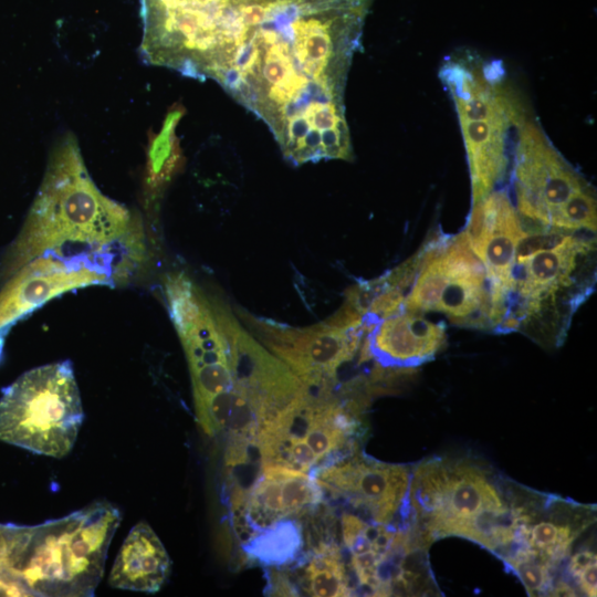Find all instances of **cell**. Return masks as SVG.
<instances>
[{
	"label": "cell",
	"instance_id": "1",
	"mask_svg": "<svg viewBox=\"0 0 597 597\" xmlns=\"http://www.w3.org/2000/svg\"><path fill=\"white\" fill-rule=\"evenodd\" d=\"M373 0H171L150 63L212 80L295 166L353 159L345 88Z\"/></svg>",
	"mask_w": 597,
	"mask_h": 597
},
{
	"label": "cell",
	"instance_id": "2",
	"mask_svg": "<svg viewBox=\"0 0 597 597\" xmlns=\"http://www.w3.org/2000/svg\"><path fill=\"white\" fill-rule=\"evenodd\" d=\"M145 254L140 220L100 191L70 135L50 155L22 229L0 263V276L6 281L33 259L52 255L96 268L115 285L128 280Z\"/></svg>",
	"mask_w": 597,
	"mask_h": 597
},
{
	"label": "cell",
	"instance_id": "3",
	"mask_svg": "<svg viewBox=\"0 0 597 597\" xmlns=\"http://www.w3.org/2000/svg\"><path fill=\"white\" fill-rule=\"evenodd\" d=\"M540 493L468 457H432L411 469L409 524L425 544L460 536L502 559L521 540Z\"/></svg>",
	"mask_w": 597,
	"mask_h": 597
},
{
	"label": "cell",
	"instance_id": "4",
	"mask_svg": "<svg viewBox=\"0 0 597 597\" xmlns=\"http://www.w3.org/2000/svg\"><path fill=\"white\" fill-rule=\"evenodd\" d=\"M595 253L591 232L525 230L495 332H522L538 344L559 346L573 315L594 291Z\"/></svg>",
	"mask_w": 597,
	"mask_h": 597
},
{
	"label": "cell",
	"instance_id": "5",
	"mask_svg": "<svg viewBox=\"0 0 597 597\" xmlns=\"http://www.w3.org/2000/svg\"><path fill=\"white\" fill-rule=\"evenodd\" d=\"M439 76L459 117L473 206L505 179L512 159L511 136L531 115L500 61H485L470 51L455 52L444 59Z\"/></svg>",
	"mask_w": 597,
	"mask_h": 597
},
{
	"label": "cell",
	"instance_id": "6",
	"mask_svg": "<svg viewBox=\"0 0 597 597\" xmlns=\"http://www.w3.org/2000/svg\"><path fill=\"white\" fill-rule=\"evenodd\" d=\"M118 510L95 502L44 524L24 527L10 562V573L40 596H91L100 583Z\"/></svg>",
	"mask_w": 597,
	"mask_h": 597
},
{
	"label": "cell",
	"instance_id": "7",
	"mask_svg": "<svg viewBox=\"0 0 597 597\" xmlns=\"http://www.w3.org/2000/svg\"><path fill=\"white\" fill-rule=\"evenodd\" d=\"M511 185L524 230L596 232L593 186L528 116L516 130Z\"/></svg>",
	"mask_w": 597,
	"mask_h": 597
},
{
	"label": "cell",
	"instance_id": "8",
	"mask_svg": "<svg viewBox=\"0 0 597 597\" xmlns=\"http://www.w3.org/2000/svg\"><path fill=\"white\" fill-rule=\"evenodd\" d=\"M164 292L189 365L198 423L214 436L226 431L234 386L231 348L216 297L184 272L168 274Z\"/></svg>",
	"mask_w": 597,
	"mask_h": 597
},
{
	"label": "cell",
	"instance_id": "9",
	"mask_svg": "<svg viewBox=\"0 0 597 597\" xmlns=\"http://www.w3.org/2000/svg\"><path fill=\"white\" fill-rule=\"evenodd\" d=\"M364 429L357 407L332 392L307 390L260 429L254 448L261 465L313 475L358 450Z\"/></svg>",
	"mask_w": 597,
	"mask_h": 597
},
{
	"label": "cell",
	"instance_id": "10",
	"mask_svg": "<svg viewBox=\"0 0 597 597\" xmlns=\"http://www.w3.org/2000/svg\"><path fill=\"white\" fill-rule=\"evenodd\" d=\"M83 419L70 360L25 371L0 397V440L33 453L66 455Z\"/></svg>",
	"mask_w": 597,
	"mask_h": 597
},
{
	"label": "cell",
	"instance_id": "11",
	"mask_svg": "<svg viewBox=\"0 0 597 597\" xmlns=\"http://www.w3.org/2000/svg\"><path fill=\"white\" fill-rule=\"evenodd\" d=\"M217 306L229 339L234 376L226 428L227 461L238 465L248 459L262 426L308 388L247 332L219 298Z\"/></svg>",
	"mask_w": 597,
	"mask_h": 597
},
{
	"label": "cell",
	"instance_id": "12",
	"mask_svg": "<svg viewBox=\"0 0 597 597\" xmlns=\"http://www.w3.org/2000/svg\"><path fill=\"white\" fill-rule=\"evenodd\" d=\"M401 310L439 312L457 325L491 327L484 268L464 232L440 237L421 250V263Z\"/></svg>",
	"mask_w": 597,
	"mask_h": 597
},
{
	"label": "cell",
	"instance_id": "13",
	"mask_svg": "<svg viewBox=\"0 0 597 597\" xmlns=\"http://www.w3.org/2000/svg\"><path fill=\"white\" fill-rule=\"evenodd\" d=\"M260 343L313 391L332 392L338 370L363 349L370 325L338 326L324 321L293 327L238 310Z\"/></svg>",
	"mask_w": 597,
	"mask_h": 597
},
{
	"label": "cell",
	"instance_id": "14",
	"mask_svg": "<svg viewBox=\"0 0 597 597\" xmlns=\"http://www.w3.org/2000/svg\"><path fill=\"white\" fill-rule=\"evenodd\" d=\"M313 476L324 496L347 505L369 521L408 526L411 469L355 451L320 470Z\"/></svg>",
	"mask_w": 597,
	"mask_h": 597
},
{
	"label": "cell",
	"instance_id": "15",
	"mask_svg": "<svg viewBox=\"0 0 597 597\" xmlns=\"http://www.w3.org/2000/svg\"><path fill=\"white\" fill-rule=\"evenodd\" d=\"M463 232L484 268L490 294V325L496 331L512 289L516 248L525 233L507 190L498 188L473 205Z\"/></svg>",
	"mask_w": 597,
	"mask_h": 597
},
{
	"label": "cell",
	"instance_id": "16",
	"mask_svg": "<svg viewBox=\"0 0 597 597\" xmlns=\"http://www.w3.org/2000/svg\"><path fill=\"white\" fill-rule=\"evenodd\" d=\"M91 285L115 286L112 277L90 265L42 255L25 263L0 290V333L63 293Z\"/></svg>",
	"mask_w": 597,
	"mask_h": 597
},
{
	"label": "cell",
	"instance_id": "17",
	"mask_svg": "<svg viewBox=\"0 0 597 597\" xmlns=\"http://www.w3.org/2000/svg\"><path fill=\"white\" fill-rule=\"evenodd\" d=\"M323 500L324 492L313 475L284 467L261 465L250 488L235 496L234 509L248 536L275 522L298 519Z\"/></svg>",
	"mask_w": 597,
	"mask_h": 597
},
{
	"label": "cell",
	"instance_id": "18",
	"mask_svg": "<svg viewBox=\"0 0 597 597\" xmlns=\"http://www.w3.org/2000/svg\"><path fill=\"white\" fill-rule=\"evenodd\" d=\"M446 342V326L421 313L400 310L379 320L367 333L369 358L383 367L409 368L431 360Z\"/></svg>",
	"mask_w": 597,
	"mask_h": 597
},
{
	"label": "cell",
	"instance_id": "19",
	"mask_svg": "<svg viewBox=\"0 0 597 597\" xmlns=\"http://www.w3.org/2000/svg\"><path fill=\"white\" fill-rule=\"evenodd\" d=\"M594 521L595 507L547 494L524 524L519 547L556 568Z\"/></svg>",
	"mask_w": 597,
	"mask_h": 597
},
{
	"label": "cell",
	"instance_id": "20",
	"mask_svg": "<svg viewBox=\"0 0 597 597\" xmlns=\"http://www.w3.org/2000/svg\"><path fill=\"white\" fill-rule=\"evenodd\" d=\"M170 565L159 537L147 523L140 522L125 538L108 583L113 588L153 594L166 582Z\"/></svg>",
	"mask_w": 597,
	"mask_h": 597
},
{
	"label": "cell",
	"instance_id": "21",
	"mask_svg": "<svg viewBox=\"0 0 597 597\" xmlns=\"http://www.w3.org/2000/svg\"><path fill=\"white\" fill-rule=\"evenodd\" d=\"M298 586L303 593L314 597L352 596L343 553L336 543H320L317 547L301 556Z\"/></svg>",
	"mask_w": 597,
	"mask_h": 597
},
{
	"label": "cell",
	"instance_id": "22",
	"mask_svg": "<svg viewBox=\"0 0 597 597\" xmlns=\"http://www.w3.org/2000/svg\"><path fill=\"white\" fill-rule=\"evenodd\" d=\"M184 112L182 106L174 105L167 113L160 132L149 140L144 184L147 201L153 205L161 197L167 185L184 165L176 136V127Z\"/></svg>",
	"mask_w": 597,
	"mask_h": 597
},
{
	"label": "cell",
	"instance_id": "23",
	"mask_svg": "<svg viewBox=\"0 0 597 597\" xmlns=\"http://www.w3.org/2000/svg\"><path fill=\"white\" fill-rule=\"evenodd\" d=\"M303 545V531L297 519H286L251 533L241 547L258 564L277 568L298 559Z\"/></svg>",
	"mask_w": 597,
	"mask_h": 597
},
{
	"label": "cell",
	"instance_id": "24",
	"mask_svg": "<svg viewBox=\"0 0 597 597\" xmlns=\"http://www.w3.org/2000/svg\"><path fill=\"white\" fill-rule=\"evenodd\" d=\"M503 562L521 579L531 596L548 595L554 585L555 568L543 562L528 549L519 547Z\"/></svg>",
	"mask_w": 597,
	"mask_h": 597
},
{
	"label": "cell",
	"instance_id": "25",
	"mask_svg": "<svg viewBox=\"0 0 597 597\" xmlns=\"http://www.w3.org/2000/svg\"><path fill=\"white\" fill-rule=\"evenodd\" d=\"M268 574V584L264 593L272 596H296L298 595L290 575L280 567L272 568Z\"/></svg>",
	"mask_w": 597,
	"mask_h": 597
},
{
	"label": "cell",
	"instance_id": "26",
	"mask_svg": "<svg viewBox=\"0 0 597 597\" xmlns=\"http://www.w3.org/2000/svg\"><path fill=\"white\" fill-rule=\"evenodd\" d=\"M596 562L595 552L591 549H580L569 558L566 568L567 574L574 580L586 567Z\"/></svg>",
	"mask_w": 597,
	"mask_h": 597
},
{
	"label": "cell",
	"instance_id": "27",
	"mask_svg": "<svg viewBox=\"0 0 597 597\" xmlns=\"http://www.w3.org/2000/svg\"><path fill=\"white\" fill-rule=\"evenodd\" d=\"M597 563L590 564L588 567H586L575 579L577 587L579 590L589 597L596 596V587H597Z\"/></svg>",
	"mask_w": 597,
	"mask_h": 597
},
{
	"label": "cell",
	"instance_id": "28",
	"mask_svg": "<svg viewBox=\"0 0 597 597\" xmlns=\"http://www.w3.org/2000/svg\"><path fill=\"white\" fill-rule=\"evenodd\" d=\"M549 596H576V590L566 580L554 583Z\"/></svg>",
	"mask_w": 597,
	"mask_h": 597
},
{
	"label": "cell",
	"instance_id": "29",
	"mask_svg": "<svg viewBox=\"0 0 597 597\" xmlns=\"http://www.w3.org/2000/svg\"><path fill=\"white\" fill-rule=\"evenodd\" d=\"M3 344H4V334L0 333V359L2 357Z\"/></svg>",
	"mask_w": 597,
	"mask_h": 597
}]
</instances>
